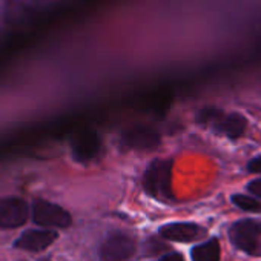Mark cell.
Here are the masks:
<instances>
[{
    "label": "cell",
    "mask_w": 261,
    "mask_h": 261,
    "mask_svg": "<svg viewBox=\"0 0 261 261\" xmlns=\"http://www.w3.org/2000/svg\"><path fill=\"white\" fill-rule=\"evenodd\" d=\"M145 191L159 200H172V160H154L143 177Z\"/></svg>",
    "instance_id": "1"
},
{
    "label": "cell",
    "mask_w": 261,
    "mask_h": 261,
    "mask_svg": "<svg viewBox=\"0 0 261 261\" xmlns=\"http://www.w3.org/2000/svg\"><path fill=\"white\" fill-rule=\"evenodd\" d=\"M221 114H223L221 109H217V108H203L197 114V121L200 124H203V126H207V124H212Z\"/></svg>",
    "instance_id": "13"
},
{
    "label": "cell",
    "mask_w": 261,
    "mask_h": 261,
    "mask_svg": "<svg viewBox=\"0 0 261 261\" xmlns=\"http://www.w3.org/2000/svg\"><path fill=\"white\" fill-rule=\"evenodd\" d=\"M136 252V243L126 233H111L100 247V256L103 261H126Z\"/></svg>",
    "instance_id": "4"
},
{
    "label": "cell",
    "mask_w": 261,
    "mask_h": 261,
    "mask_svg": "<svg viewBox=\"0 0 261 261\" xmlns=\"http://www.w3.org/2000/svg\"><path fill=\"white\" fill-rule=\"evenodd\" d=\"M101 142L94 130H83L72 140V155L77 162L85 163L95 159L100 152Z\"/></svg>",
    "instance_id": "8"
},
{
    "label": "cell",
    "mask_w": 261,
    "mask_h": 261,
    "mask_svg": "<svg viewBox=\"0 0 261 261\" xmlns=\"http://www.w3.org/2000/svg\"><path fill=\"white\" fill-rule=\"evenodd\" d=\"M230 201L238 209H241L244 212H253V214L261 212V201L253 198V197H249V195H244V194H233L230 197Z\"/></svg>",
    "instance_id": "12"
},
{
    "label": "cell",
    "mask_w": 261,
    "mask_h": 261,
    "mask_svg": "<svg viewBox=\"0 0 261 261\" xmlns=\"http://www.w3.org/2000/svg\"><path fill=\"white\" fill-rule=\"evenodd\" d=\"M30 207L25 200L8 197L0 200V227L13 229L27 223Z\"/></svg>",
    "instance_id": "5"
},
{
    "label": "cell",
    "mask_w": 261,
    "mask_h": 261,
    "mask_svg": "<svg viewBox=\"0 0 261 261\" xmlns=\"http://www.w3.org/2000/svg\"><path fill=\"white\" fill-rule=\"evenodd\" d=\"M33 220L43 227H68L72 221L68 211L46 200H37L34 203Z\"/></svg>",
    "instance_id": "3"
},
{
    "label": "cell",
    "mask_w": 261,
    "mask_h": 261,
    "mask_svg": "<svg viewBox=\"0 0 261 261\" xmlns=\"http://www.w3.org/2000/svg\"><path fill=\"white\" fill-rule=\"evenodd\" d=\"M57 238V232L51 229H31L25 230L16 241L17 249L39 252L51 246Z\"/></svg>",
    "instance_id": "9"
},
{
    "label": "cell",
    "mask_w": 261,
    "mask_h": 261,
    "mask_svg": "<svg viewBox=\"0 0 261 261\" xmlns=\"http://www.w3.org/2000/svg\"><path fill=\"white\" fill-rule=\"evenodd\" d=\"M214 129L217 133L235 140L238 137H241L246 130V126H247V120L244 115L238 114V112H230L227 115L221 114L214 123H212Z\"/></svg>",
    "instance_id": "10"
},
{
    "label": "cell",
    "mask_w": 261,
    "mask_h": 261,
    "mask_svg": "<svg viewBox=\"0 0 261 261\" xmlns=\"http://www.w3.org/2000/svg\"><path fill=\"white\" fill-rule=\"evenodd\" d=\"M121 143L130 149L148 151L160 145V134L151 126L139 124L126 130L121 136Z\"/></svg>",
    "instance_id": "6"
},
{
    "label": "cell",
    "mask_w": 261,
    "mask_h": 261,
    "mask_svg": "<svg viewBox=\"0 0 261 261\" xmlns=\"http://www.w3.org/2000/svg\"><path fill=\"white\" fill-rule=\"evenodd\" d=\"M160 235L169 241L191 243L203 238L206 235V229L195 223H169L160 227Z\"/></svg>",
    "instance_id": "7"
},
{
    "label": "cell",
    "mask_w": 261,
    "mask_h": 261,
    "mask_svg": "<svg viewBox=\"0 0 261 261\" xmlns=\"http://www.w3.org/2000/svg\"><path fill=\"white\" fill-rule=\"evenodd\" d=\"M227 237L230 243L244 253L261 256V221L253 218L238 220L229 227Z\"/></svg>",
    "instance_id": "2"
},
{
    "label": "cell",
    "mask_w": 261,
    "mask_h": 261,
    "mask_svg": "<svg viewBox=\"0 0 261 261\" xmlns=\"http://www.w3.org/2000/svg\"><path fill=\"white\" fill-rule=\"evenodd\" d=\"M247 191H249L253 197L261 198V178H255V180H252V181L247 185Z\"/></svg>",
    "instance_id": "14"
},
{
    "label": "cell",
    "mask_w": 261,
    "mask_h": 261,
    "mask_svg": "<svg viewBox=\"0 0 261 261\" xmlns=\"http://www.w3.org/2000/svg\"><path fill=\"white\" fill-rule=\"evenodd\" d=\"M247 171L250 174H261V157H255L247 163Z\"/></svg>",
    "instance_id": "15"
},
{
    "label": "cell",
    "mask_w": 261,
    "mask_h": 261,
    "mask_svg": "<svg viewBox=\"0 0 261 261\" xmlns=\"http://www.w3.org/2000/svg\"><path fill=\"white\" fill-rule=\"evenodd\" d=\"M159 261H185V258L178 252H169V253L163 255Z\"/></svg>",
    "instance_id": "16"
},
{
    "label": "cell",
    "mask_w": 261,
    "mask_h": 261,
    "mask_svg": "<svg viewBox=\"0 0 261 261\" xmlns=\"http://www.w3.org/2000/svg\"><path fill=\"white\" fill-rule=\"evenodd\" d=\"M221 246L217 238H211L206 243L195 246L191 250L192 261H220Z\"/></svg>",
    "instance_id": "11"
}]
</instances>
